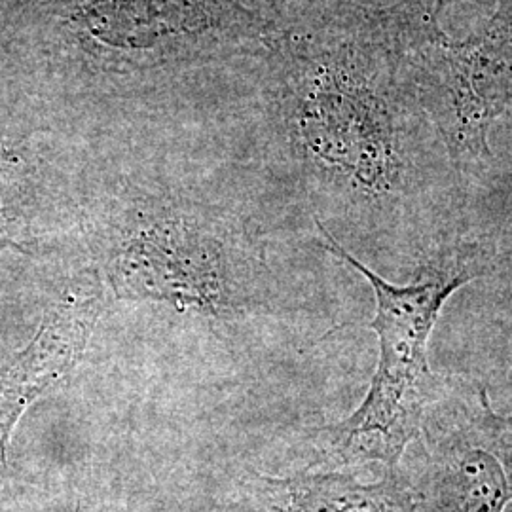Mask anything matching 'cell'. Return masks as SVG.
Returning a JSON list of instances; mask_svg holds the SVG:
<instances>
[{
    "label": "cell",
    "instance_id": "6da1fadb",
    "mask_svg": "<svg viewBox=\"0 0 512 512\" xmlns=\"http://www.w3.org/2000/svg\"><path fill=\"white\" fill-rule=\"evenodd\" d=\"M420 12V0H403L287 42V114L300 162L317 183L391 226H406L437 183L442 141L410 65Z\"/></svg>",
    "mask_w": 512,
    "mask_h": 512
},
{
    "label": "cell",
    "instance_id": "52a82bcc",
    "mask_svg": "<svg viewBox=\"0 0 512 512\" xmlns=\"http://www.w3.org/2000/svg\"><path fill=\"white\" fill-rule=\"evenodd\" d=\"M258 494L266 512H418L399 469L372 484L338 473L262 478Z\"/></svg>",
    "mask_w": 512,
    "mask_h": 512
},
{
    "label": "cell",
    "instance_id": "ba28073f",
    "mask_svg": "<svg viewBox=\"0 0 512 512\" xmlns=\"http://www.w3.org/2000/svg\"><path fill=\"white\" fill-rule=\"evenodd\" d=\"M425 4H429V6H433L435 10H442V6H446L448 2H454V0H423Z\"/></svg>",
    "mask_w": 512,
    "mask_h": 512
},
{
    "label": "cell",
    "instance_id": "277c9868",
    "mask_svg": "<svg viewBox=\"0 0 512 512\" xmlns=\"http://www.w3.org/2000/svg\"><path fill=\"white\" fill-rule=\"evenodd\" d=\"M437 14L423 6L410 65L421 105L461 175L490 158V128L512 107V0H499L486 27L463 40L446 37Z\"/></svg>",
    "mask_w": 512,
    "mask_h": 512
},
{
    "label": "cell",
    "instance_id": "5b68a950",
    "mask_svg": "<svg viewBox=\"0 0 512 512\" xmlns=\"http://www.w3.org/2000/svg\"><path fill=\"white\" fill-rule=\"evenodd\" d=\"M416 473L406 478L418 512H505L512 501V423L488 389L444 384L421 423Z\"/></svg>",
    "mask_w": 512,
    "mask_h": 512
},
{
    "label": "cell",
    "instance_id": "9c48e42d",
    "mask_svg": "<svg viewBox=\"0 0 512 512\" xmlns=\"http://www.w3.org/2000/svg\"><path fill=\"white\" fill-rule=\"evenodd\" d=\"M76 512H80V507H76Z\"/></svg>",
    "mask_w": 512,
    "mask_h": 512
},
{
    "label": "cell",
    "instance_id": "8992f818",
    "mask_svg": "<svg viewBox=\"0 0 512 512\" xmlns=\"http://www.w3.org/2000/svg\"><path fill=\"white\" fill-rule=\"evenodd\" d=\"M101 294H67L48 311L33 342L0 372V459L19 418L48 389L59 384L90 344Z\"/></svg>",
    "mask_w": 512,
    "mask_h": 512
},
{
    "label": "cell",
    "instance_id": "7a4b0ae2",
    "mask_svg": "<svg viewBox=\"0 0 512 512\" xmlns=\"http://www.w3.org/2000/svg\"><path fill=\"white\" fill-rule=\"evenodd\" d=\"M317 228L329 251L365 277L376 296L370 329L378 334L380 359L365 401L344 421L325 429V450L336 465L378 461L399 469L408 444L420 435L427 410L444 384L431 372L429 340L448 298L512 256L482 245H448L423 262L421 275L395 285L346 251L321 220Z\"/></svg>",
    "mask_w": 512,
    "mask_h": 512
},
{
    "label": "cell",
    "instance_id": "3957f363",
    "mask_svg": "<svg viewBox=\"0 0 512 512\" xmlns=\"http://www.w3.org/2000/svg\"><path fill=\"white\" fill-rule=\"evenodd\" d=\"M95 243L118 298L232 317L255 302L262 255L238 220L198 203L126 192Z\"/></svg>",
    "mask_w": 512,
    "mask_h": 512
},
{
    "label": "cell",
    "instance_id": "30bf717a",
    "mask_svg": "<svg viewBox=\"0 0 512 512\" xmlns=\"http://www.w3.org/2000/svg\"><path fill=\"white\" fill-rule=\"evenodd\" d=\"M509 420H511V423H512V416H511V418H509Z\"/></svg>",
    "mask_w": 512,
    "mask_h": 512
}]
</instances>
